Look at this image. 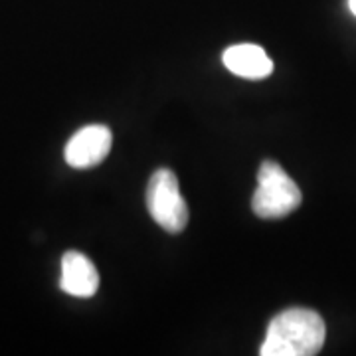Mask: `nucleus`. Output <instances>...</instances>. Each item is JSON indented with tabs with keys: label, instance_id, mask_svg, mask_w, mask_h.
Returning a JSON list of instances; mask_svg holds the SVG:
<instances>
[{
	"label": "nucleus",
	"instance_id": "4",
	"mask_svg": "<svg viewBox=\"0 0 356 356\" xmlns=\"http://www.w3.org/2000/svg\"><path fill=\"white\" fill-rule=\"evenodd\" d=\"M113 145L111 129L105 125H88L79 129L65 145V163L74 168H91L103 163Z\"/></svg>",
	"mask_w": 356,
	"mask_h": 356
},
{
	"label": "nucleus",
	"instance_id": "5",
	"mask_svg": "<svg viewBox=\"0 0 356 356\" xmlns=\"http://www.w3.org/2000/svg\"><path fill=\"white\" fill-rule=\"evenodd\" d=\"M60 287L72 297L88 299V297H93L99 289V273L89 257L79 252H67L62 257Z\"/></svg>",
	"mask_w": 356,
	"mask_h": 356
},
{
	"label": "nucleus",
	"instance_id": "3",
	"mask_svg": "<svg viewBox=\"0 0 356 356\" xmlns=\"http://www.w3.org/2000/svg\"><path fill=\"white\" fill-rule=\"evenodd\" d=\"M147 208L168 234H180L188 224V204L178 188V178L168 168L154 170L147 186Z\"/></svg>",
	"mask_w": 356,
	"mask_h": 356
},
{
	"label": "nucleus",
	"instance_id": "1",
	"mask_svg": "<svg viewBox=\"0 0 356 356\" xmlns=\"http://www.w3.org/2000/svg\"><path fill=\"white\" fill-rule=\"evenodd\" d=\"M327 329L318 313L287 309L269 323L261 356H313L325 344Z\"/></svg>",
	"mask_w": 356,
	"mask_h": 356
},
{
	"label": "nucleus",
	"instance_id": "6",
	"mask_svg": "<svg viewBox=\"0 0 356 356\" xmlns=\"http://www.w3.org/2000/svg\"><path fill=\"white\" fill-rule=\"evenodd\" d=\"M224 65L234 76L245 77V79H264L271 76L273 62L267 56L261 46L255 44H238L229 46L222 56Z\"/></svg>",
	"mask_w": 356,
	"mask_h": 356
},
{
	"label": "nucleus",
	"instance_id": "2",
	"mask_svg": "<svg viewBox=\"0 0 356 356\" xmlns=\"http://www.w3.org/2000/svg\"><path fill=\"white\" fill-rule=\"evenodd\" d=\"M303 200L299 186L275 161H264L257 170V191L252 198L255 216L280 220L295 212Z\"/></svg>",
	"mask_w": 356,
	"mask_h": 356
},
{
	"label": "nucleus",
	"instance_id": "7",
	"mask_svg": "<svg viewBox=\"0 0 356 356\" xmlns=\"http://www.w3.org/2000/svg\"><path fill=\"white\" fill-rule=\"evenodd\" d=\"M348 8H350V13L356 16V0H348Z\"/></svg>",
	"mask_w": 356,
	"mask_h": 356
}]
</instances>
